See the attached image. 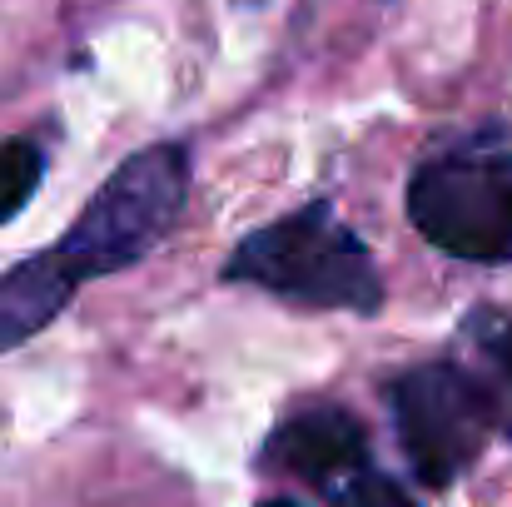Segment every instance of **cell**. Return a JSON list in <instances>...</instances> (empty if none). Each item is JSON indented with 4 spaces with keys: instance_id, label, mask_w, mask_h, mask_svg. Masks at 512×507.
<instances>
[{
    "instance_id": "cell-1",
    "label": "cell",
    "mask_w": 512,
    "mask_h": 507,
    "mask_svg": "<svg viewBox=\"0 0 512 507\" xmlns=\"http://www.w3.org/2000/svg\"><path fill=\"white\" fill-rule=\"evenodd\" d=\"M229 279H249L304 309L378 314L383 304V284L368 249L329 204H309L249 234L229 259Z\"/></svg>"
},
{
    "instance_id": "cell-2",
    "label": "cell",
    "mask_w": 512,
    "mask_h": 507,
    "mask_svg": "<svg viewBox=\"0 0 512 507\" xmlns=\"http://www.w3.org/2000/svg\"><path fill=\"white\" fill-rule=\"evenodd\" d=\"M184 194H189L184 150L155 145L100 184V194L85 204V214L55 244V254L65 259V269L80 284L120 274V269L140 264L170 234L179 209H184Z\"/></svg>"
},
{
    "instance_id": "cell-3",
    "label": "cell",
    "mask_w": 512,
    "mask_h": 507,
    "mask_svg": "<svg viewBox=\"0 0 512 507\" xmlns=\"http://www.w3.org/2000/svg\"><path fill=\"white\" fill-rule=\"evenodd\" d=\"M408 214L428 244L473 264L512 259V145H463L433 155L408 184Z\"/></svg>"
},
{
    "instance_id": "cell-4",
    "label": "cell",
    "mask_w": 512,
    "mask_h": 507,
    "mask_svg": "<svg viewBox=\"0 0 512 507\" xmlns=\"http://www.w3.org/2000/svg\"><path fill=\"white\" fill-rule=\"evenodd\" d=\"M388 403H393L398 443H403L418 483H428V488L458 483L478 463L488 433L498 428V403H493L488 383L463 363H423V368L403 373L393 383Z\"/></svg>"
},
{
    "instance_id": "cell-5",
    "label": "cell",
    "mask_w": 512,
    "mask_h": 507,
    "mask_svg": "<svg viewBox=\"0 0 512 507\" xmlns=\"http://www.w3.org/2000/svg\"><path fill=\"white\" fill-rule=\"evenodd\" d=\"M269 463L324 493L348 468L368 463V438H363L353 413H343V408H309V413H294L269 438Z\"/></svg>"
},
{
    "instance_id": "cell-6",
    "label": "cell",
    "mask_w": 512,
    "mask_h": 507,
    "mask_svg": "<svg viewBox=\"0 0 512 507\" xmlns=\"http://www.w3.org/2000/svg\"><path fill=\"white\" fill-rule=\"evenodd\" d=\"M75 289L80 279L65 269L60 254H35L10 274H0V353L55 324L60 309L75 299Z\"/></svg>"
},
{
    "instance_id": "cell-7",
    "label": "cell",
    "mask_w": 512,
    "mask_h": 507,
    "mask_svg": "<svg viewBox=\"0 0 512 507\" xmlns=\"http://www.w3.org/2000/svg\"><path fill=\"white\" fill-rule=\"evenodd\" d=\"M463 334L478 353V378L498 403V428L512 438V319L503 309H478Z\"/></svg>"
},
{
    "instance_id": "cell-8",
    "label": "cell",
    "mask_w": 512,
    "mask_h": 507,
    "mask_svg": "<svg viewBox=\"0 0 512 507\" xmlns=\"http://www.w3.org/2000/svg\"><path fill=\"white\" fill-rule=\"evenodd\" d=\"M324 498L334 507H418V498L403 483H393L383 468H373V458L358 463V468H348L343 478H334L324 488Z\"/></svg>"
},
{
    "instance_id": "cell-9",
    "label": "cell",
    "mask_w": 512,
    "mask_h": 507,
    "mask_svg": "<svg viewBox=\"0 0 512 507\" xmlns=\"http://www.w3.org/2000/svg\"><path fill=\"white\" fill-rule=\"evenodd\" d=\"M40 174H45V155H40L35 140H5L0 145V224L15 219L30 204Z\"/></svg>"
},
{
    "instance_id": "cell-10",
    "label": "cell",
    "mask_w": 512,
    "mask_h": 507,
    "mask_svg": "<svg viewBox=\"0 0 512 507\" xmlns=\"http://www.w3.org/2000/svg\"><path fill=\"white\" fill-rule=\"evenodd\" d=\"M259 507H304V503H289V498H264Z\"/></svg>"
}]
</instances>
